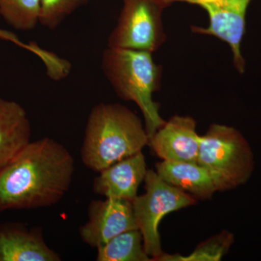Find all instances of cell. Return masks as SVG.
Segmentation results:
<instances>
[{
    "mask_svg": "<svg viewBox=\"0 0 261 261\" xmlns=\"http://www.w3.org/2000/svg\"><path fill=\"white\" fill-rule=\"evenodd\" d=\"M0 39L3 40L8 41L16 44L19 47L27 49L29 51H32L34 55L39 57L42 61L47 58L48 51L43 49L42 48L39 47L36 43H29L25 44L20 41L18 36L15 35L14 33L8 32V31L4 30V29H0Z\"/></svg>",
    "mask_w": 261,
    "mask_h": 261,
    "instance_id": "18",
    "label": "cell"
},
{
    "mask_svg": "<svg viewBox=\"0 0 261 261\" xmlns=\"http://www.w3.org/2000/svg\"><path fill=\"white\" fill-rule=\"evenodd\" d=\"M41 0H0V15L17 30L29 32L39 23Z\"/></svg>",
    "mask_w": 261,
    "mask_h": 261,
    "instance_id": "15",
    "label": "cell"
},
{
    "mask_svg": "<svg viewBox=\"0 0 261 261\" xmlns=\"http://www.w3.org/2000/svg\"><path fill=\"white\" fill-rule=\"evenodd\" d=\"M197 163L211 173L218 191L246 183L255 166L251 147L244 136L233 127L218 123L200 136Z\"/></svg>",
    "mask_w": 261,
    "mask_h": 261,
    "instance_id": "4",
    "label": "cell"
},
{
    "mask_svg": "<svg viewBox=\"0 0 261 261\" xmlns=\"http://www.w3.org/2000/svg\"><path fill=\"white\" fill-rule=\"evenodd\" d=\"M59 254L48 246L41 228L22 223L0 224V261H60Z\"/></svg>",
    "mask_w": 261,
    "mask_h": 261,
    "instance_id": "10",
    "label": "cell"
},
{
    "mask_svg": "<svg viewBox=\"0 0 261 261\" xmlns=\"http://www.w3.org/2000/svg\"><path fill=\"white\" fill-rule=\"evenodd\" d=\"M147 168L142 152L118 161L99 172L93 181L94 192L106 198L132 202L144 181Z\"/></svg>",
    "mask_w": 261,
    "mask_h": 261,
    "instance_id": "11",
    "label": "cell"
},
{
    "mask_svg": "<svg viewBox=\"0 0 261 261\" xmlns=\"http://www.w3.org/2000/svg\"><path fill=\"white\" fill-rule=\"evenodd\" d=\"M88 0H41L39 23L49 30L58 28Z\"/></svg>",
    "mask_w": 261,
    "mask_h": 261,
    "instance_id": "17",
    "label": "cell"
},
{
    "mask_svg": "<svg viewBox=\"0 0 261 261\" xmlns=\"http://www.w3.org/2000/svg\"><path fill=\"white\" fill-rule=\"evenodd\" d=\"M200 138L193 118L174 116L149 139L148 145L162 161L197 163Z\"/></svg>",
    "mask_w": 261,
    "mask_h": 261,
    "instance_id": "9",
    "label": "cell"
},
{
    "mask_svg": "<svg viewBox=\"0 0 261 261\" xmlns=\"http://www.w3.org/2000/svg\"><path fill=\"white\" fill-rule=\"evenodd\" d=\"M137 228L132 202L106 198L91 201L88 221L80 228V235L84 243L97 249L117 235Z\"/></svg>",
    "mask_w": 261,
    "mask_h": 261,
    "instance_id": "8",
    "label": "cell"
},
{
    "mask_svg": "<svg viewBox=\"0 0 261 261\" xmlns=\"http://www.w3.org/2000/svg\"><path fill=\"white\" fill-rule=\"evenodd\" d=\"M32 127L19 103L0 97V171L31 142Z\"/></svg>",
    "mask_w": 261,
    "mask_h": 261,
    "instance_id": "12",
    "label": "cell"
},
{
    "mask_svg": "<svg viewBox=\"0 0 261 261\" xmlns=\"http://www.w3.org/2000/svg\"><path fill=\"white\" fill-rule=\"evenodd\" d=\"M75 162L60 142H30L0 171V212L49 207L69 190Z\"/></svg>",
    "mask_w": 261,
    "mask_h": 261,
    "instance_id": "1",
    "label": "cell"
},
{
    "mask_svg": "<svg viewBox=\"0 0 261 261\" xmlns=\"http://www.w3.org/2000/svg\"><path fill=\"white\" fill-rule=\"evenodd\" d=\"M155 169L165 181L195 198L209 199L218 191L211 173L197 163L162 161Z\"/></svg>",
    "mask_w": 261,
    "mask_h": 261,
    "instance_id": "13",
    "label": "cell"
},
{
    "mask_svg": "<svg viewBox=\"0 0 261 261\" xmlns=\"http://www.w3.org/2000/svg\"><path fill=\"white\" fill-rule=\"evenodd\" d=\"M101 66L117 95L140 108L149 140L166 123L160 115V105L152 98L161 89L162 67L149 51L108 47L103 51Z\"/></svg>",
    "mask_w": 261,
    "mask_h": 261,
    "instance_id": "3",
    "label": "cell"
},
{
    "mask_svg": "<svg viewBox=\"0 0 261 261\" xmlns=\"http://www.w3.org/2000/svg\"><path fill=\"white\" fill-rule=\"evenodd\" d=\"M145 192L132 201L137 228L147 255L156 261L163 253L159 227L166 215L195 205L196 198L165 181L153 170H147Z\"/></svg>",
    "mask_w": 261,
    "mask_h": 261,
    "instance_id": "5",
    "label": "cell"
},
{
    "mask_svg": "<svg viewBox=\"0 0 261 261\" xmlns=\"http://www.w3.org/2000/svg\"><path fill=\"white\" fill-rule=\"evenodd\" d=\"M233 243V235L226 230L202 242L187 255L163 252L156 261H218L228 253Z\"/></svg>",
    "mask_w": 261,
    "mask_h": 261,
    "instance_id": "16",
    "label": "cell"
},
{
    "mask_svg": "<svg viewBox=\"0 0 261 261\" xmlns=\"http://www.w3.org/2000/svg\"><path fill=\"white\" fill-rule=\"evenodd\" d=\"M166 8L159 0H123L108 47L152 53L158 50L166 39L162 18Z\"/></svg>",
    "mask_w": 261,
    "mask_h": 261,
    "instance_id": "6",
    "label": "cell"
},
{
    "mask_svg": "<svg viewBox=\"0 0 261 261\" xmlns=\"http://www.w3.org/2000/svg\"><path fill=\"white\" fill-rule=\"evenodd\" d=\"M166 7L174 3L197 5L209 17L206 28L192 25V32L213 36L227 43L233 54V63L240 73L245 70L241 43L246 29V14L252 0H159Z\"/></svg>",
    "mask_w": 261,
    "mask_h": 261,
    "instance_id": "7",
    "label": "cell"
},
{
    "mask_svg": "<svg viewBox=\"0 0 261 261\" xmlns=\"http://www.w3.org/2000/svg\"><path fill=\"white\" fill-rule=\"evenodd\" d=\"M97 250V261H152L145 251L138 228L117 235Z\"/></svg>",
    "mask_w": 261,
    "mask_h": 261,
    "instance_id": "14",
    "label": "cell"
},
{
    "mask_svg": "<svg viewBox=\"0 0 261 261\" xmlns=\"http://www.w3.org/2000/svg\"><path fill=\"white\" fill-rule=\"evenodd\" d=\"M149 137L142 120L126 106L100 103L89 113L81 157L86 167L99 173L142 152Z\"/></svg>",
    "mask_w": 261,
    "mask_h": 261,
    "instance_id": "2",
    "label": "cell"
}]
</instances>
